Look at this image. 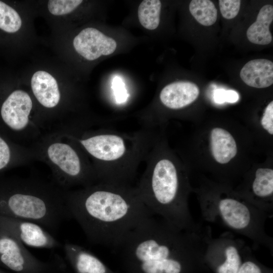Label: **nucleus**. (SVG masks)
<instances>
[{
    "mask_svg": "<svg viewBox=\"0 0 273 273\" xmlns=\"http://www.w3.org/2000/svg\"><path fill=\"white\" fill-rule=\"evenodd\" d=\"M71 218L88 241L116 250L125 237L154 216L133 185L97 183L66 194Z\"/></svg>",
    "mask_w": 273,
    "mask_h": 273,
    "instance_id": "f257e3e1",
    "label": "nucleus"
},
{
    "mask_svg": "<svg viewBox=\"0 0 273 273\" xmlns=\"http://www.w3.org/2000/svg\"><path fill=\"white\" fill-rule=\"evenodd\" d=\"M208 228L185 231L160 217L148 218L116 250L124 273H188L193 263L204 259Z\"/></svg>",
    "mask_w": 273,
    "mask_h": 273,
    "instance_id": "f03ea898",
    "label": "nucleus"
},
{
    "mask_svg": "<svg viewBox=\"0 0 273 273\" xmlns=\"http://www.w3.org/2000/svg\"><path fill=\"white\" fill-rule=\"evenodd\" d=\"M155 128L141 126L125 131L109 123H69L62 134L74 142L88 158L97 183L133 185L138 168L157 135Z\"/></svg>",
    "mask_w": 273,
    "mask_h": 273,
    "instance_id": "7ed1b4c3",
    "label": "nucleus"
},
{
    "mask_svg": "<svg viewBox=\"0 0 273 273\" xmlns=\"http://www.w3.org/2000/svg\"><path fill=\"white\" fill-rule=\"evenodd\" d=\"M144 162L145 170L134 186L151 213L181 230L201 231L203 228L195 222L189 208L187 175L159 136Z\"/></svg>",
    "mask_w": 273,
    "mask_h": 273,
    "instance_id": "20e7f679",
    "label": "nucleus"
},
{
    "mask_svg": "<svg viewBox=\"0 0 273 273\" xmlns=\"http://www.w3.org/2000/svg\"><path fill=\"white\" fill-rule=\"evenodd\" d=\"M67 191L54 181L0 177V215L34 222L54 235L71 218Z\"/></svg>",
    "mask_w": 273,
    "mask_h": 273,
    "instance_id": "39448f33",
    "label": "nucleus"
},
{
    "mask_svg": "<svg viewBox=\"0 0 273 273\" xmlns=\"http://www.w3.org/2000/svg\"><path fill=\"white\" fill-rule=\"evenodd\" d=\"M201 214L209 222L217 223L229 232L243 236L253 242L254 248L262 246L272 254L273 239L266 232L265 224L270 218L228 188L204 187L198 190Z\"/></svg>",
    "mask_w": 273,
    "mask_h": 273,
    "instance_id": "423d86ee",
    "label": "nucleus"
},
{
    "mask_svg": "<svg viewBox=\"0 0 273 273\" xmlns=\"http://www.w3.org/2000/svg\"><path fill=\"white\" fill-rule=\"evenodd\" d=\"M50 166L54 181L65 190L87 187L97 183L94 169L87 156L74 142L62 134L42 140L33 153Z\"/></svg>",
    "mask_w": 273,
    "mask_h": 273,
    "instance_id": "0eeeda50",
    "label": "nucleus"
},
{
    "mask_svg": "<svg viewBox=\"0 0 273 273\" xmlns=\"http://www.w3.org/2000/svg\"><path fill=\"white\" fill-rule=\"evenodd\" d=\"M246 246L243 240L229 231L212 237L209 228L206 236L204 259L217 264V273H237Z\"/></svg>",
    "mask_w": 273,
    "mask_h": 273,
    "instance_id": "6e6552de",
    "label": "nucleus"
},
{
    "mask_svg": "<svg viewBox=\"0 0 273 273\" xmlns=\"http://www.w3.org/2000/svg\"><path fill=\"white\" fill-rule=\"evenodd\" d=\"M0 264L16 273H58L63 267L39 259L16 238L1 232Z\"/></svg>",
    "mask_w": 273,
    "mask_h": 273,
    "instance_id": "1a4fd4ad",
    "label": "nucleus"
},
{
    "mask_svg": "<svg viewBox=\"0 0 273 273\" xmlns=\"http://www.w3.org/2000/svg\"><path fill=\"white\" fill-rule=\"evenodd\" d=\"M33 103L22 90L10 94L0 107V131L12 140L35 127L30 119Z\"/></svg>",
    "mask_w": 273,
    "mask_h": 273,
    "instance_id": "9d476101",
    "label": "nucleus"
},
{
    "mask_svg": "<svg viewBox=\"0 0 273 273\" xmlns=\"http://www.w3.org/2000/svg\"><path fill=\"white\" fill-rule=\"evenodd\" d=\"M0 232L14 237L29 247L51 249L62 246L54 235L43 227L24 219L0 215Z\"/></svg>",
    "mask_w": 273,
    "mask_h": 273,
    "instance_id": "9b49d317",
    "label": "nucleus"
},
{
    "mask_svg": "<svg viewBox=\"0 0 273 273\" xmlns=\"http://www.w3.org/2000/svg\"><path fill=\"white\" fill-rule=\"evenodd\" d=\"M240 192L241 197L256 207L273 214V169L268 167L257 169L252 178Z\"/></svg>",
    "mask_w": 273,
    "mask_h": 273,
    "instance_id": "f8f14e48",
    "label": "nucleus"
},
{
    "mask_svg": "<svg viewBox=\"0 0 273 273\" xmlns=\"http://www.w3.org/2000/svg\"><path fill=\"white\" fill-rule=\"evenodd\" d=\"M73 44L76 51L89 61L112 54L117 46L114 39L92 27L81 30L74 37Z\"/></svg>",
    "mask_w": 273,
    "mask_h": 273,
    "instance_id": "ddd939ff",
    "label": "nucleus"
},
{
    "mask_svg": "<svg viewBox=\"0 0 273 273\" xmlns=\"http://www.w3.org/2000/svg\"><path fill=\"white\" fill-rule=\"evenodd\" d=\"M63 248L74 273H115L96 255L80 245L66 242Z\"/></svg>",
    "mask_w": 273,
    "mask_h": 273,
    "instance_id": "4468645a",
    "label": "nucleus"
},
{
    "mask_svg": "<svg viewBox=\"0 0 273 273\" xmlns=\"http://www.w3.org/2000/svg\"><path fill=\"white\" fill-rule=\"evenodd\" d=\"M199 87L194 83L180 81L171 83L161 90L159 99L161 103L171 110L185 108L198 98Z\"/></svg>",
    "mask_w": 273,
    "mask_h": 273,
    "instance_id": "2eb2a0df",
    "label": "nucleus"
},
{
    "mask_svg": "<svg viewBox=\"0 0 273 273\" xmlns=\"http://www.w3.org/2000/svg\"><path fill=\"white\" fill-rule=\"evenodd\" d=\"M31 86L34 97L43 107L53 108L59 104L61 94L58 82L48 72H35L31 78Z\"/></svg>",
    "mask_w": 273,
    "mask_h": 273,
    "instance_id": "dca6fc26",
    "label": "nucleus"
},
{
    "mask_svg": "<svg viewBox=\"0 0 273 273\" xmlns=\"http://www.w3.org/2000/svg\"><path fill=\"white\" fill-rule=\"evenodd\" d=\"M209 146L213 159L220 164L229 163L238 153L237 144L233 135L220 127L211 130Z\"/></svg>",
    "mask_w": 273,
    "mask_h": 273,
    "instance_id": "f3484780",
    "label": "nucleus"
},
{
    "mask_svg": "<svg viewBox=\"0 0 273 273\" xmlns=\"http://www.w3.org/2000/svg\"><path fill=\"white\" fill-rule=\"evenodd\" d=\"M240 75L242 80L251 87H268L273 83V63L265 59L251 60L243 67Z\"/></svg>",
    "mask_w": 273,
    "mask_h": 273,
    "instance_id": "a211bd4d",
    "label": "nucleus"
},
{
    "mask_svg": "<svg viewBox=\"0 0 273 273\" xmlns=\"http://www.w3.org/2000/svg\"><path fill=\"white\" fill-rule=\"evenodd\" d=\"M33 155L0 131V173L18 166Z\"/></svg>",
    "mask_w": 273,
    "mask_h": 273,
    "instance_id": "6ab92c4d",
    "label": "nucleus"
},
{
    "mask_svg": "<svg viewBox=\"0 0 273 273\" xmlns=\"http://www.w3.org/2000/svg\"><path fill=\"white\" fill-rule=\"evenodd\" d=\"M273 20V7L266 5L260 10L256 20L248 28L246 32L248 40L252 43L266 45L272 40L269 25Z\"/></svg>",
    "mask_w": 273,
    "mask_h": 273,
    "instance_id": "aec40b11",
    "label": "nucleus"
},
{
    "mask_svg": "<svg viewBox=\"0 0 273 273\" xmlns=\"http://www.w3.org/2000/svg\"><path fill=\"white\" fill-rule=\"evenodd\" d=\"M161 3L159 0H145L140 4L138 14L141 25L148 30L156 29L160 23Z\"/></svg>",
    "mask_w": 273,
    "mask_h": 273,
    "instance_id": "412c9836",
    "label": "nucleus"
},
{
    "mask_svg": "<svg viewBox=\"0 0 273 273\" xmlns=\"http://www.w3.org/2000/svg\"><path fill=\"white\" fill-rule=\"evenodd\" d=\"M192 15L201 25H213L217 18V10L213 3L209 0H193L189 5Z\"/></svg>",
    "mask_w": 273,
    "mask_h": 273,
    "instance_id": "4be33fe9",
    "label": "nucleus"
},
{
    "mask_svg": "<svg viewBox=\"0 0 273 273\" xmlns=\"http://www.w3.org/2000/svg\"><path fill=\"white\" fill-rule=\"evenodd\" d=\"M21 25V18L17 12L0 1V29L8 33H15L20 29Z\"/></svg>",
    "mask_w": 273,
    "mask_h": 273,
    "instance_id": "5701e85b",
    "label": "nucleus"
},
{
    "mask_svg": "<svg viewBox=\"0 0 273 273\" xmlns=\"http://www.w3.org/2000/svg\"><path fill=\"white\" fill-rule=\"evenodd\" d=\"M82 2L81 0H50L48 8L52 15L61 16L71 13Z\"/></svg>",
    "mask_w": 273,
    "mask_h": 273,
    "instance_id": "b1692460",
    "label": "nucleus"
},
{
    "mask_svg": "<svg viewBox=\"0 0 273 273\" xmlns=\"http://www.w3.org/2000/svg\"><path fill=\"white\" fill-rule=\"evenodd\" d=\"M240 4L239 0H219V9L223 17L226 19L234 18L239 12Z\"/></svg>",
    "mask_w": 273,
    "mask_h": 273,
    "instance_id": "393cba45",
    "label": "nucleus"
},
{
    "mask_svg": "<svg viewBox=\"0 0 273 273\" xmlns=\"http://www.w3.org/2000/svg\"><path fill=\"white\" fill-rule=\"evenodd\" d=\"M251 249L247 245L244 253V259L237 273H263L261 267L252 260L251 255Z\"/></svg>",
    "mask_w": 273,
    "mask_h": 273,
    "instance_id": "a878e982",
    "label": "nucleus"
},
{
    "mask_svg": "<svg viewBox=\"0 0 273 273\" xmlns=\"http://www.w3.org/2000/svg\"><path fill=\"white\" fill-rule=\"evenodd\" d=\"M112 88L118 103H123L127 100L129 95L127 93L124 83L120 77L115 76L113 78Z\"/></svg>",
    "mask_w": 273,
    "mask_h": 273,
    "instance_id": "bb28decb",
    "label": "nucleus"
},
{
    "mask_svg": "<svg viewBox=\"0 0 273 273\" xmlns=\"http://www.w3.org/2000/svg\"><path fill=\"white\" fill-rule=\"evenodd\" d=\"M262 127L270 135L273 134V101L265 107L260 120Z\"/></svg>",
    "mask_w": 273,
    "mask_h": 273,
    "instance_id": "cd10ccee",
    "label": "nucleus"
},
{
    "mask_svg": "<svg viewBox=\"0 0 273 273\" xmlns=\"http://www.w3.org/2000/svg\"><path fill=\"white\" fill-rule=\"evenodd\" d=\"M239 94L233 90H225L224 101L229 103H235L239 100Z\"/></svg>",
    "mask_w": 273,
    "mask_h": 273,
    "instance_id": "c85d7f7f",
    "label": "nucleus"
},
{
    "mask_svg": "<svg viewBox=\"0 0 273 273\" xmlns=\"http://www.w3.org/2000/svg\"><path fill=\"white\" fill-rule=\"evenodd\" d=\"M225 90L223 89H218L216 90L214 93V99L216 103L221 104L224 101Z\"/></svg>",
    "mask_w": 273,
    "mask_h": 273,
    "instance_id": "c756f323",
    "label": "nucleus"
},
{
    "mask_svg": "<svg viewBox=\"0 0 273 273\" xmlns=\"http://www.w3.org/2000/svg\"><path fill=\"white\" fill-rule=\"evenodd\" d=\"M58 273H71L68 270H67L66 268L64 266L63 267Z\"/></svg>",
    "mask_w": 273,
    "mask_h": 273,
    "instance_id": "7c9ffc66",
    "label": "nucleus"
},
{
    "mask_svg": "<svg viewBox=\"0 0 273 273\" xmlns=\"http://www.w3.org/2000/svg\"><path fill=\"white\" fill-rule=\"evenodd\" d=\"M0 273H6V272H4V271H2V270H1L0 269Z\"/></svg>",
    "mask_w": 273,
    "mask_h": 273,
    "instance_id": "2f4dec72",
    "label": "nucleus"
}]
</instances>
